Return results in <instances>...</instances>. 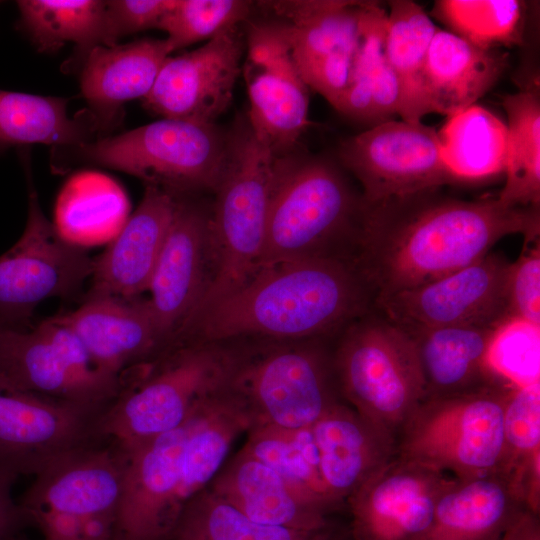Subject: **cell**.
I'll return each instance as SVG.
<instances>
[{"instance_id":"e575fe53","label":"cell","mask_w":540,"mask_h":540,"mask_svg":"<svg viewBox=\"0 0 540 540\" xmlns=\"http://www.w3.org/2000/svg\"><path fill=\"white\" fill-rule=\"evenodd\" d=\"M437 133L442 160L460 181L505 170L507 126L488 109L474 104L450 116Z\"/></svg>"},{"instance_id":"7c38bea8","label":"cell","mask_w":540,"mask_h":540,"mask_svg":"<svg viewBox=\"0 0 540 540\" xmlns=\"http://www.w3.org/2000/svg\"><path fill=\"white\" fill-rule=\"evenodd\" d=\"M324 340L273 345L255 353L242 351L230 389L246 406L251 428H304L345 402L332 349Z\"/></svg>"},{"instance_id":"4fadbf2b","label":"cell","mask_w":540,"mask_h":540,"mask_svg":"<svg viewBox=\"0 0 540 540\" xmlns=\"http://www.w3.org/2000/svg\"><path fill=\"white\" fill-rule=\"evenodd\" d=\"M7 390L57 399L102 415L118 396L121 377L99 369L78 337L53 317L30 329L6 327Z\"/></svg>"},{"instance_id":"f35d334b","label":"cell","mask_w":540,"mask_h":540,"mask_svg":"<svg viewBox=\"0 0 540 540\" xmlns=\"http://www.w3.org/2000/svg\"><path fill=\"white\" fill-rule=\"evenodd\" d=\"M502 470L515 475L531 506H540V383L513 387L504 411Z\"/></svg>"},{"instance_id":"6da1fadb","label":"cell","mask_w":540,"mask_h":540,"mask_svg":"<svg viewBox=\"0 0 540 540\" xmlns=\"http://www.w3.org/2000/svg\"><path fill=\"white\" fill-rule=\"evenodd\" d=\"M539 207L463 200L440 188L368 203L356 265L379 296L427 284L486 256L502 238L539 240Z\"/></svg>"},{"instance_id":"5bb4252c","label":"cell","mask_w":540,"mask_h":540,"mask_svg":"<svg viewBox=\"0 0 540 540\" xmlns=\"http://www.w3.org/2000/svg\"><path fill=\"white\" fill-rule=\"evenodd\" d=\"M20 156L28 183V216L18 241L0 256V323L24 330L40 303L80 290L91 277L93 259L59 237L40 207L28 151Z\"/></svg>"},{"instance_id":"d590c367","label":"cell","mask_w":540,"mask_h":540,"mask_svg":"<svg viewBox=\"0 0 540 540\" xmlns=\"http://www.w3.org/2000/svg\"><path fill=\"white\" fill-rule=\"evenodd\" d=\"M507 114L506 182L497 199L509 207L540 204V99L533 83L503 99Z\"/></svg>"},{"instance_id":"9c48e42d","label":"cell","mask_w":540,"mask_h":540,"mask_svg":"<svg viewBox=\"0 0 540 540\" xmlns=\"http://www.w3.org/2000/svg\"><path fill=\"white\" fill-rule=\"evenodd\" d=\"M332 359L343 400L395 444L425 400L408 334L373 308L336 336Z\"/></svg>"},{"instance_id":"8fae6325","label":"cell","mask_w":540,"mask_h":540,"mask_svg":"<svg viewBox=\"0 0 540 540\" xmlns=\"http://www.w3.org/2000/svg\"><path fill=\"white\" fill-rule=\"evenodd\" d=\"M513 387L423 401L397 436L395 453L459 480L502 470L504 411Z\"/></svg>"},{"instance_id":"d6986e66","label":"cell","mask_w":540,"mask_h":540,"mask_svg":"<svg viewBox=\"0 0 540 540\" xmlns=\"http://www.w3.org/2000/svg\"><path fill=\"white\" fill-rule=\"evenodd\" d=\"M453 480L395 453L348 499L350 540H424Z\"/></svg>"},{"instance_id":"7a4b0ae2","label":"cell","mask_w":540,"mask_h":540,"mask_svg":"<svg viewBox=\"0 0 540 540\" xmlns=\"http://www.w3.org/2000/svg\"><path fill=\"white\" fill-rule=\"evenodd\" d=\"M375 299L356 264L282 262L257 270L239 289L190 319L173 343L327 339L372 310Z\"/></svg>"},{"instance_id":"83f0119b","label":"cell","mask_w":540,"mask_h":540,"mask_svg":"<svg viewBox=\"0 0 540 540\" xmlns=\"http://www.w3.org/2000/svg\"><path fill=\"white\" fill-rule=\"evenodd\" d=\"M209 488L258 523L313 530L334 524L305 503L268 465L241 449L221 468Z\"/></svg>"},{"instance_id":"ac0fdd59","label":"cell","mask_w":540,"mask_h":540,"mask_svg":"<svg viewBox=\"0 0 540 540\" xmlns=\"http://www.w3.org/2000/svg\"><path fill=\"white\" fill-rule=\"evenodd\" d=\"M364 2H262L277 16L276 21L304 82L333 107L349 83Z\"/></svg>"},{"instance_id":"7dc6e473","label":"cell","mask_w":540,"mask_h":540,"mask_svg":"<svg viewBox=\"0 0 540 540\" xmlns=\"http://www.w3.org/2000/svg\"><path fill=\"white\" fill-rule=\"evenodd\" d=\"M16 540H29V539H27L26 537H24V536L21 535V536L18 537Z\"/></svg>"},{"instance_id":"cb8c5ba5","label":"cell","mask_w":540,"mask_h":540,"mask_svg":"<svg viewBox=\"0 0 540 540\" xmlns=\"http://www.w3.org/2000/svg\"><path fill=\"white\" fill-rule=\"evenodd\" d=\"M171 53L165 39H141L96 46L67 62L69 69H79L81 93L97 123L99 138L118 125L126 102L148 95Z\"/></svg>"},{"instance_id":"2e32d148","label":"cell","mask_w":540,"mask_h":540,"mask_svg":"<svg viewBox=\"0 0 540 540\" xmlns=\"http://www.w3.org/2000/svg\"><path fill=\"white\" fill-rule=\"evenodd\" d=\"M339 159L373 203L456 183L440 154L437 131L422 122L389 120L343 141Z\"/></svg>"},{"instance_id":"d6a6232c","label":"cell","mask_w":540,"mask_h":540,"mask_svg":"<svg viewBox=\"0 0 540 540\" xmlns=\"http://www.w3.org/2000/svg\"><path fill=\"white\" fill-rule=\"evenodd\" d=\"M385 54L400 87L399 114L421 122L433 113L424 81L427 52L437 27L422 6L411 0L388 2Z\"/></svg>"},{"instance_id":"8992f818","label":"cell","mask_w":540,"mask_h":540,"mask_svg":"<svg viewBox=\"0 0 540 540\" xmlns=\"http://www.w3.org/2000/svg\"><path fill=\"white\" fill-rule=\"evenodd\" d=\"M228 132L215 124L168 119L116 136L53 147L51 165L67 171L80 165L119 170L175 197L215 191L226 163Z\"/></svg>"},{"instance_id":"30bf717a","label":"cell","mask_w":540,"mask_h":540,"mask_svg":"<svg viewBox=\"0 0 540 540\" xmlns=\"http://www.w3.org/2000/svg\"><path fill=\"white\" fill-rule=\"evenodd\" d=\"M126 454L99 439L35 476L19 502L42 540H113Z\"/></svg>"},{"instance_id":"b9f144b4","label":"cell","mask_w":540,"mask_h":540,"mask_svg":"<svg viewBox=\"0 0 540 540\" xmlns=\"http://www.w3.org/2000/svg\"><path fill=\"white\" fill-rule=\"evenodd\" d=\"M532 244V243H531ZM510 315L540 324V246L539 240L524 244L518 259L511 262L508 278Z\"/></svg>"},{"instance_id":"f546056e","label":"cell","mask_w":540,"mask_h":540,"mask_svg":"<svg viewBox=\"0 0 540 540\" xmlns=\"http://www.w3.org/2000/svg\"><path fill=\"white\" fill-rule=\"evenodd\" d=\"M387 10L365 1L359 42L348 86L334 107L352 119L376 125L392 120L400 109V87L385 54Z\"/></svg>"},{"instance_id":"1f68e13d","label":"cell","mask_w":540,"mask_h":540,"mask_svg":"<svg viewBox=\"0 0 540 540\" xmlns=\"http://www.w3.org/2000/svg\"><path fill=\"white\" fill-rule=\"evenodd\" d=\"M68 101L0 89V155L30 144L53 148L93 141L99 136L94 117L87 109L70 117Z\"/></svg>"},{"instance_id":"f6af8a7d","label":"cell","mask_w":540,"mask_h":540,"mask_svg":"<svg viewBox=\"0 0 540 540\" xmlns=\"http://www.w3.org/2000/svg\"><path fill=\"white\" fill-rule=\"evenodd\" d=\"M538 513L526 512L506 533L503 540H540Z\"/></svg>"},{"instance_id":"52a82bcc","label":"cell","mask_w":540,"mask_h":540,"mask_svg":"<svg viewBox=\"0 0 540 540\" xmlns=\"http://www.w3.org/2000/svg\"><path fill=\"white\" fill-rule=\"evenodd\" d=\"M394 454V442L342 402L307 427L278 431L267 462L304 502L332 515Z\"/></svg>"},{"instance_id":"484cf974","label":"cell","mask_w":540,"mask_h":540,"mask_svg":"<svg viewBox=\"0 0 540 540\" xmlns=\"http://www.w3.org/2000/svg\"><path fill=\"white\" fill-rule=\"evenodd\" d=\"M528 511L534 512L508 471L454 479L438 498L433 524L424 540H503Z\"/></svg>"},{"instance_id":"7bdbcfd3","label":"cell","mask_w":540,"mask_h":540,"mask_svg":"<svg viewBox=\"0 0 540 540\" xmlns=\"http://www.w3.org/2000/svg\"><path fill=\"white\" fill-rule=\"evenodd\" d=\"M173 0L106 1L105 46L117 45L123 36L157 28Z\"/></svg>"},{"instance_id":"60d3db41","label":"cell","mask_w":540,"mask_h":540,"mask_svg":"<svg viewBox=\"0 0 540 540\" xmlns=\"http://www.w3.org/2000/svg\"><path fill=\"white\" fill-rule=\"evenodd\" d=\"M486 358L493 374L511 386L540 383V324L505 320L493 330Z\"/></svg>"},{"instance_id":"bcb514c9","label":"cell","mask_w":540,"mask_h":540,"mask_svg":"<svg viewBox=\"0 0 540 540\" xmlns=\"http://www.w3.org/2000/svg\"><path fill=\"white\" fill-rule=\"evenodd\" d=\"M6 327L0 323V390H6V380L3 366V338Z\"/></svg>"},{"instance_id":"836d02e7","label":"cell","mask_w":540,"mask_h":540,"mask_svg":"<svg viewBox=\"0 0 540 540\" xmlns=\"http://www.w3.org/2000/svg\"><path fill=\"white\" fill-rule=\"evenodd\" d=\"M167 540H350L348 526L335 523L303 530L258 523L227 503L209 486L182 510Z\"/></svg>"},{"instance_id":"74e56055","label":"cell","mask_w":540,"mask_h":540,"mask_svg":"<svg viewBox=\"0 0 540 540\" xmlns=\"http://www.w3.org/2000/svg\"><path fill=\"white\" fill-rule=\"evenodd\" d=\"M432 15L450 32L484 49L523 42L525 4L518 0H438Z\"/></svg>"},{"instance_id":"ffe728a7","label":"cell","mask_w":540,"mask_h":540,"mask_svg":"<svg viewBox=\"0 0 540 540\" xmlns=\"http://www.w3.org/2000/svg\"><path fill=\"white\" fill-rule=\"evenodd\" d=\"M101 416L34 393L0 390V471L36 476L98 439Z\"/></svg>"},{"instance_id":"44dd1931","label":"cell","mask_w":540,"mask_h":540,"mask_svg":"<svg viewBox=\"0 0 540 540\" xmlns=\"http://www.w3.org/2000/svg\"><path fill=\"white\" fill-rule=\"evenodd\" d=\"M210 211L192 196L176 207L148 291L158 327L171 345L209 289L215 269Z\"/></svg>"},{"instance_id":"4dcf8cb0","label":"cell","mask_w":540,"mask_h":540,"mask_svg":"<svg viewBox=\"0 0 540 540\" xmlns=\"http://www.w3.org/2000/svg\"><path fill=\"white\" fill-rule=\"evenodd\" d=\"M129 213L128 197L114 179L97 171H82L62 187L53 225L61 239L85 249L110 243Z\"/></svg>"},{"instance_id":"4316f807","label":"cell","mask_w":540,"mask_h":540,"mask_svg":"<svg viewBox=\"0 0 540 540\" xmlns=\"http://www.w3.org/2000/svg\"><path fill=\"white\" fill-rule=\"evenodd\" d=\"M493 330L480 327L403 330L414 346L425 400L454 397L507 384L493 374L487 363Z\"/></svg>"},{"instance_id":"7402d4cb","label":"cell","mask_w":540,"mask_h":540,"mask_svg":"<svg viewBox=\"0 0 540 540\" xmlns=\"http://www.w3.org/2000/svg\"><path fill=\"white\" fill-rule=\"evenodd\" d=\"M240 25L217 34L201 47L163 63L143 106L163 118L203 124L229 107L245 40Z\"/></svg>"},{"instance_id":"f1b7e54d","label":"cell","mask_w":540,"mask_h":540,"mask_svg":"<svg viewBox=\"0 0 540 540\" xmlns=\"http://www.w3.org/2000/svg\"><path fill=\"white\" fill-rule=\"evenodd\" d=\"M507 55L478 48L437 29L426 56L424 81L432 111L453 116L475 104L496 83Z\"/></svg>"},{"instance_id":"ba28073f","label":"cell","mask_w":540,"mask_h":540,"mask_svg":"<svg viewBox=\"0 0 540 540\" xmlns=\"http://www.w3.org/2000/svg\"><path fill=\"white\" fill-rule=\"evenodd\" d=\"M276 159L255 136L247 117L228 131L226 163L210 211L214 276L186 322L239 289L257 271Z\"/></svg>"},{"instance_id":"5b68a950","label":"cell","mask_w":540,"mask_h":540,"mask_svg":"<svg viewBox=\"0 0 540 540\" xmlns=\"http://www.w3.org/2000/svg\"><path fill=\"white\" fill-rule=\"evenodd\" d=\"M241 352L223 343H180L128 369L97 436L129 451L176 428L199 403L230 387Z\"/></svg>"},{"instance_id":"ee69618b","label":"cell","mask_w":540,"mask_h":540,"mask_svg":"<svg viewBox=\"0 0 540 540\" xmlns=\"http://www.w3.org/2000/svg\"><path fill=\"white\" fill-rule=\"evenodd\" d=\"M16 478L0 471V540H16L22 529L29 526L20 504L12 497Z\"/></svg>"},{"instance_id":"9a60e30c","label":"cell","mask_w":540,"mask_h":540,"mask_svg":"<svg viewBox=\"0 0 540 540\" xmlns=\"http://www.w3.org/2000/svg\"><path fill=\"white\" fill-rule=\"evenodd\" d=\"M510 266L505 256L489 252L452 274L379 296L374 308L404 331L439 327L495 329L511 318Z\"/></svg>"},{"instance_id":"277c9868","label":"cell","mask_w":540,"mask_h":540,"mask_svg":"<svg viewBox=\"0 0 540 540\" xmlns=\"http://www.w3.org/2000/svg\"><path fill=\"white\" fill-rule=\"evenodd\" d=\"M364 212L361 191L330 160L278 156L257 270L303 259L356 264Z\"/></svg>"},{"instance_id":"e0dca14e","label":"cell","mask_w":540,"mask_h":540,"mask_svg":"<svg viewBox=\"0 0 540 540\" xmlns=\"http://www.w3.org/2000/svg\"><path fill=\"white\" fill-rule=\"evenodd\" d=\"M245 50L249 125L275 156L289 154L309 124V87L276 20L251 23Z\"/></svg>"},{"instance_id":"8d00e7d4","label":"cell","mask_w":540,"mask_h":540,"mask_svg":"<svg viewBox=\"0 0 540 540\" xmlns=\"http://www.w3.org/2000/svg\"><path fill=\"white\" fill-rule=\"evenodd\" d=\"M16 27L40 52L65 43L77 45V60L96 46H105L106 1L20 0Z\"/></svg>"},{"instance_id":"ab89813d","label":"cell","mask_w":540,"mask_h":540,"mask_svg":"<svg viewBox=\"0 0 540 540\" xmlns=\"http://www.w3.org/2000/svg\"><path fill=\"white\" fill-rule=\"evenodd\" d=\"M252 7L243 0H173L157 29L167 33L165 40L174 52L247 21Z\"/></svg>"},{"instance_id":"603a6c76","label":"cell","mask_w":540,"mask_h":540,"mask_svg":"<svg viewBox=\"0 0 540 540\" xmlns=\"http://www.w3.org/2000/svg\"><path fill=\"white\" fill-rule=\"evenodd\" d=\"M99 369L121 377L167 348L149 299L87 294L75 310L55 315Z\"/></svg>"},{"instance_id":"d4e9b609","label":"cell","mask_w":540,"mask_h":540,"mask_svg":"<svg viewBox=\"0 0 540 540\" xmlns=\"http://www.w3.org/2000/svg\"><path fill=\"white\" fill-rule=\"evenodd\" d=\"M143 198L118 235L93 259L87 294L139 297L148 291L171 224L176 197L145 186Z\"/></svg>"},{"instance_id":"3957f363","label":"cell","mask_w":540,"mask_h":540,"mask_svg":"<svg viewBox=\"0 0 540 540\" xmlns=\"http://www.w3.org/2000/svg\"><path fill=\"white\" fill-rule=\"evenodd\" d=\"M251 427L246 406L226 389L199 403L176 428L124 451L113 540H167L186 504L210 485Z\"/></svg>"}]
</instances>
